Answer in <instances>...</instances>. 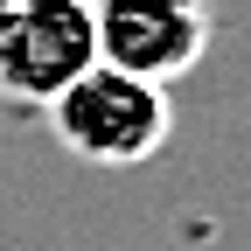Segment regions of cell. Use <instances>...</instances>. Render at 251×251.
Returning a JSON list of instances; mask_svg holds the SVG:
<instances>
[{
	"label": "cell",
	"mask_w": 251,
	"mask_h": 251,
	"mask_svg": "<svg viewBox=\"0 0 251 251\" xmlns=\"http://www.w3.org/2000/svg\"><path fill=\"white\" fill-rule=\"evenodd\" d=\"M56 140L91 168H140L168 147L175 133V98L168 84L133 77V70H112V63H91L70 84L42 105Z\"/></svg>",
	"instance_id": "6da1fadb"
},
{
	"label": "cell",
	"mask_w": 251,
	"mask_h": 251,
	"mask_svg": "<svg viewBox=\"0 0 251 251\" xmlns=\"http://www.w3.org/2000/svg\"><path fill=\"white\" fill-rule=\"evenodd\" d=\"M91 63H98L91 0H14V7H0V98L7 105H49Z\"/></svg>",
	"instance_id": "7a4b0ae2"
},
{
	"label": "cell",
	"mask_w": 251,
	"mask_h": 251,
	"mask_svg": "<svg viewBox=\"0 0 251 251\" xmlns=\"http://www.w3.org/2000/svg\"><path fill=\"white\" fill-rule=\"evenodd\" d=\"M91 35H98V63L175 84L209 56L216 14L209 0H91Z\"/></svg>",
	"instance_id": "3957f363"
},
{
	"label": "cell",
	"mask_w": 251,
	"mask_h": 251,
	"mask_svg": "<svg viewBox=\"0 0 251 251\" xmlns=\"http://www.w3.org/2000/svg\"><path fill=\"white\" fill-rule=\"evenodd\" d=\"M0 7H14V0H0Z\"/></svg>",
	"instance_id": "277c9868"
}]
</instances>
